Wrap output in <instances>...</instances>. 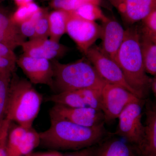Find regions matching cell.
<instances>
[{
  "label": "cell",
  "mask_w": 156,
  "mask_h": 156,
  "mask_svg": "<svg viewBox=\"0 0 156 156\" xmlns=\"http://www.w3.org/2000/svg\"><path fill=\"white\" fill-rule=\"evenodd\" d=\"M48 130L40 132L42 147L53 151H78L97 145L112 134L107 131L105 123L87 127L56 117L50 116Z\"/></svg>",
  "instance_id": "1"
},
{
  "label": "cell",
  "mask_w": 156,
  "mask_h": 156,
  "mask_svg": "<svg viewBox=\"0 0 156 156\" xmlns=\"http://www.w3.org/2000/svg\"><path fill=\"white\" fill-rule=\"evenodd\" d=\"M140 32L137 25L125 30L124 40L115 62L122 70L127 83L144 100L150 89L151 78L147 74L140 46Z\"/></svg>",
  "instance_id": "2"
},
{
  "label": "cell",
  "mask_w": 156,
  "mask_h": 156,
  "mask_svg": "<svg viewBox=\"0 0 156 156\" xmlns=\"http://www.w3.org/2000/svg\"><path fill=\"white\" fill-rule=\"evenodd\" d=\"M43 97L28 80L12 74L5 118L25 128L33 127Z\"/></svg>",
  "instance_id": "3"
},
{
  "label": "cell",
  "mask_w": 156,
  "mask_h": 156,
  "mask_svg": "<svg viewBox=\"0 0 156 156\" xmlns=\"http://www.w3.org/2000/svg\"><path fill=\"white\" fill-rule=\"evenodd\" d=\"M51 62L54 71L52 90L55 93L87 88H103L107 83L86 57L68 64L60 63L56 59Z\"/></svg>",
  "instance_id": "4"
},
{
  "label": "cell",
  "mask_w": 156,
  "mask_h": 156,
  "mask_svg": "<svg viewBox=\"0 0 156 156\" xmlns=\"http://www.w3.org/2000/svg\"><path fill=\"white\" fill-rule=\"evenodd\" d=\"M144 104V101L130 104L126 107L118 117V127L114 134L137 148L140 154L144 138V126L142 122Z\"/></svg>",
  "instance_id": "5"
},
{
  "label": "cell",
  "mask_w": 156,
  "mask_h": 156,
  "mask_svg": "<svg viewBox=\"0 0 156 156\" xmlns=\"http://www.w3.org/2000/svg\"><path fill=\"white\" fill-rule=\"evenodd\" d=\"M144 101L121 86L106 83L101 93V110L104 115L105 122L109 123L118 119L130 104Z\"/></svg>",
  "instance_id": "6"
},
{
  "label": "cell",
  "mask_w": 156,
  "mask_h": 156,
  "mask_svg": "<svg viewBox=\"0 0 156 156\" xmlns=\"http://www.w3.org/2000/svg\"><path fill=\"white\" fill-rule=\"evenodd\" d=\"M85 56L107 83L121 86L140 98L137 92L127 83L122 70L116 62L105 55L99 47L93 45Z\"/></svg>",
  "instance_id": "7"
},
{
  "label": "cell",
  "mask_w": 156,
  "mask_h": 156,
  "mask_svg": "<svg viewBox=\"0 0 156 156\" xmlns=\"http://www.w3.org/2000/svg\"><path fill=\"white\" fill-rule=\"evenodd\" d=\"M101 27L95 22L81 18L71 12L66 33L76 44L80 51L86 55L98 39L100 38Z\"/></svg>",
  "instance_id": "8"
},
{
  "label": "cell",
  "mask_w": 156,
  "mask_h": 156,
  "mask_svg": "<svg viewBox=\"0 0 156 156\" xmlns=\"http://www.w3.org/2000/svg\"><path fill=\"white\" fill-rule=\"evenodd\" d=\"M17 65L32 84L47 85L53 89L54 71L51 61L23 54L17 58Z\"/></svg>",
  "instance_id": "9"
},
{
  "label": "cell",
  "mask_w": 156,
  "mask_h": 156,
  "mask_svg": "<svg viewBox=\"0 0 156 156\" xmlns=\"http://www.w3.org/2000/svg\"><path fill=\"white\" fill-rule=\"evenodd\" d=\"M50 115L84 127H93L105 123L103 112L90 107L71 108L55 104L50 110Z\"/></svg>",
  "instance_id": "10"
},
{
  "label": "cell",
  "mask_w": 156,
  "mask_h": 156,
  "mask_svg": "<svg viewBox=\"0 0 156 156\" xmlns=\"http://www.w3.org/2000/svg\"><path fill=\"white\" fill-rule=\"evenodd\" d=\"M123 21L132 26L156 9V0H108Z\"/></svg>",
  "instance_id": "11"
},
{
  "label": "cell",
  "mask_w": 156,
  "mask_h": 156,
  "mask_svg": "<svg viewBox=\"0 0 156 156\" xmlns=\"http://www.w3.org/2000/svg\"><path fill=\"white\" fill-rule=\"evenodd\" d=\"M101 51L115 61L118 51L124 40L125 30L118 21L108 17L101 25Z\"/></svg>",
  "instance_id": "12"
},
{
  "label": "cell",
  "mask_w": 156,
  "mask_h": 156,
  "mask_svg": "<svg viewBox=\"0 0 156 156\" xmlns=\"http://www.w3.org/2000/svg\"><path fill=\"white\" fill-rule=\"evenodd\" d=\"M20 47L23 54L26 56L50 61L62 57L69 50L65 45L50 39L29 40L23 43Z\"/></svg>",
  "instance_id": "13"
},
{
  "label": "cell",
  "mask_w": 156,
  "mask_h": 156,
  "mask_svg": "<svg viewBox=\"0 0 156 156\" xmlns=\"http://www.w3.org/2000/svg\"><path fill=\"white\" fill-rule=\"evenodd\" d=\"M11 14L7 9L0 6V43L15 50L26 41L19 26L11 19Z\"/></svg>",
  "instance_id": "14"
},
{
  "label": "cell",
  "mask_w": 156,
  "mask_h": 156,
  "mask_svg": "<svg viewBox=\"0 0 156 156\" xmlns=\"http://www.w3.org/2000/svg\"><path fill=\"white\" fill-rule=\"evenodd\" d=\"M112 135L95 146L92 156H141L138 149Z\"/></svg>",
  "instance_id": "15"
},
{
  "label": "cell",
  "mask_w": 156,
  "mask_h": 156,
  "mask_svg": "<svg viewBox=\"0 0 156 156\" xmlns=\"http://www.w3.org/2000/svg\"><path fill=\"white\" fill-rule=\"evenodd\" d=\"M144 126V138L141 156H156V106L147 103Z\"/></svg>",
  "instance_id": "16"
},
{
  "label": "cell",
  "mask_w": 156,
  "mask_h": 156,
  "mask_svg": "<svg viewBox=\"0 0 156 156\" xmlns=\"http://www.w3.org/2000/svg\"><path fill=\"white\" fill-rule=\"evenodd\" d=\"M71 11L54 10L49 12L48 20L50 39L59 42L60 39L66 33V25Z\"/></svg>",
  "instance_id": "17"
},
{
  "label": "cell",
  "mask_w": 156,
  "mask_h": 156,
  "mask_svg": "<svg viewBox=\"0 0 156 156\" xmlns=\"http://www.w3.org/2000/svg\"><path fill=\"white\" fill-rule=\"evenodd\" d=\"M140 41L146 72L154 76L156 75V43L140 33Z\"/></svg>",
  "instance_id": "18"
},
{
  "label": "cell",
  "mask_w": 156,
  "mask_h": 156,
  "mask_svg": "<svg viewBox=\"0 0 156 156\" xmlns=\"http://www.w3.org/2000/svg\"><path fill=\"white\" fill-rule=\"evenodd\" d=\"M47 101L71 108L88 107L79 90L55 93L47 98Z\"/></svg>",
  "instance_id": "19"
},
{
  "label": "cell",
  "mask_w": 156,
  "mask_h": 156,
  "mask_svg": "<svg viewBox=\"0 0 156 156\" xmlns=\"http://www.w3.org/2000/svg\"><path fill=\"white\" fill-rule=\"evenodd\" d=\"M40 134L33 127L28 128L23 136L17 146L16 156L29 155L35 148L40 146Z\"/></svg>",
  "instance_id": "20"
},
{
  "label": "cell",
  "mask_w": 156,
  "mask_h": 156,
  "mask_svg": "<svg viewBox=\"0 0 156 156\" xmlns=\"http://www.w3.org/2000/svg\"><path fill=\"white\" fill-rule=\"evenodd\" d=\"M13 73L0 72V125L5 118L10 82Z\"/></svg>",
  "instance_id": "21"
},
{
  "label": "cell",
  "mask_w": 156,
  "mask_h": 156,
  "mask_svg": "<svg viewBox=\"0 0 156 156\" xmlns=\"http://www.w3.org/2000/svg\"><path fill=\"white\" fill-rule=\"evenodd\" d=\"M74 12L81 18L90 21L95 22L96 20H100L103 22L108 18L99 6L90 3L83 4Z\"/></svg>",
  "instance_id": "22"
},
{
  "label": "cell",
  "mask_w": 156,
  "mask_h": 156,
  "mask_svg": "<svg viewBox=\"0 0 156 156\" xmlns=\"http://www.w3.org/2000/svg\"><path fill=\"white\" fill-rule=\"evenodd\" d=\"M28 128H24L17 124L11 127V124L7 140L8 156H16L18 144Z\"/></svg>",
  "instance_id": "23"
},
{
  "label": "cell",
  "mask_w": 156,
  "mask_h": 156,
  "mask_svg": "<svg viewBox=\"0 0 156 156\" xmlns=\"http://www.w3.org/2000/svg\"><path fill=\"white\" fill-rule=\"evenodd\" d=\"M41 9V7L34 2L20 6L11 14V19L15 24L19 26L20 24L29 19Z\"/></svg>",
  "instance_id": "24"
},
{
  "label": "cell",
  "mask_w": 156,
  "mask_h": 156,
  "mask_svg": "<svg viewBox=\"0 0 156 156\" xmlns=\"http://www.w3.org/2000/svg\"><path fill=\"white\" fill-rule=\"evenodd\" d=\"M102 89L103 88H90L79 90L87 107L101 110Z\"/></svg>",
  "instance_id": "25"
},
{
  "label": "cell",
  "mask_w": 156,
  "mask_h": 156,
  "mask_svg": "<svg viewBox=\"0 0 156 156\" xmlns=\"http://www.w3.org/2000/svg\"><path fill=\"white\" fill-rule=\"evenodd\" d=\"M48 8H44L41 16L37 20L34 36L30 40H41L48 39L50 36Z\"/></svg>",
  "instance_id": "26"
},
{
  "label": "cell",
  "mask_w": 156,
  "mask_h": 156,
  "mask_svg": "<svg viewBox=\"0 0 156 156\" xmlns=\"http://www.w3.org/2000/svg\"><path fill=\"white\" fill-rule=\"evenodd\" d=\"M139 27L140 34L156 43V9L152 11L141 20Z\"/></svg>",
  "instance_id": "27"
},
{
  "label": "cell",
  "mask_w": 156,
  "mask_h": 156,
  "mask_svg": "<svg viewBox=\"0 0 156 156\" xmlns=\"http://www.w3.org/2000/svg\"><path fill=\"white\" fill-rule=\"evenodd\" d=\"M44 9L41 8L39 11L34 14L29 19L22 23L19 25L20 32L26 38L28 37L30 40L34 36L37 20L41 15Z\"/></svg>",
  "instance_id": "28"
},
{
  "label": "cell",
  "mask_w": 156,
  "mask_h": 156,
  "mask_svg": "<svg viewBox=\"0 0 156 156\" xmlns=\"http://www.w3.org/2000/svg\"><path fill=\"white\" fill-rule=\"evenodd\" d=\"M49 5L54 10L74 11L84 4V0H49Z\"/></svg>",
  "instance_id": "29"
},
{
  "label": "cell",
  "mask_w": 156,
  "mask_h": 156,
  "mask_svg": "<svg viewBox=\"0 0 156 156\" xmlns=\"http://www.w3.org/2000/svg\"><path fill=\"white\" fill-rule=\"evenodd\" d=\"M11 122L5 118L0 125V156H8L7 140Z\"/></svg>",
  "instance_id": "30"
},
{
  "label": "cell",
  "mask_w": 156,
  "mask_h": 156,
  "mask_svg": "<svg viewBox=\"0 0 156 156\" xmlns=\"http://www.w3.org/2000/svg\"><path fill=\"white\" fill-rule=\"evenodd\" d=\"M17 60V58L0 56V72L15 71Z\"/></svg>",
  "instance_id": "31"
},
{
  "label": "cell",
  "mask_w": 156,
  "mask_h": 156,
  "mask_svg": "<svg viewBox=\"0 0 156 156\" xmlns=\"http://www.w3.org/2000/svg\"><path fill=\"white\" fill-rule=\"evenodd\" d=\"M95 146L63 154L62 156H92L95 151Z\"/></svg>",
  "instance_id": "32"
},
{
  "label": "cell",
  "mask_w": 156,
  "mask_h": 156,
  "mask_svg": "<svg viewBox=\"0 0 156 156\" xmlns=\"http://www.w3.org/2000/svg\"><path fill=\"white\" fill-rule=\"evenodd\" d=\"M0 56L9 57L16 59L17 58L14 50H12L8 46L2 43H0Z\"/></svg>",
  "instance_id": "33"
},
{
  "label": "cell",
  "mask_w": 156,
  "mask_h": 156,
  "mask_svg": "<svg viewBox=\"0 0 156 156\" xmlns=\"http://www.w3.org/2000/svg\"><path fill=\"white\" fill-rule=\"evenodd\" d=\"M63 154L58 152V151H50L45 152L32 153L30 156H62Z\"/></svg>",
  "instance_id": "34"
},
{
  "label": "cell",
  "mask_w": 156,
  "mask_h": 156,
  "mask_svg": "<svg viewBox=\"0 0 156 156\" xmlns=\"http://www.w3.org/2000/svg\"><path fill=\"white\" fill-rule=\"evenodd\" d=\"M150 89L152 91L154 95L156 97V77L154 76V77L151 78L150 84Z\"/></svg>",
  "instance_id": "35"
},
{
  "label": "cell",
  "mask_w": 156,
  "mask_h": 156,
  "mask_svg": "<svg viewBox=\"0 0 156 156\" xmlns=\"http://www.w3.org/2000/svg\"><path fill=\"white\" fill-rule=\"evenodd\" d=\"M13 1L17 7L24 5L28 3L34 2V0H13Z\"/></svg>",
  "instance_id": "36"
},
{
  "label": "cell",
  "mask_w": 156,
  "mask_h": 156,
  "mask_svg": "<svg viewBox=\"0 0 156 156\" xmlns=\"http://www.w3.org/2000/svg\"><path fill=\"white\" fill-rule=\"evenodd\" d=\"M4 1H5V0H0V3L2 2H3Z\"/></svg>",
  "instance_id": "37"
},
{
  "label": "cell",
  "mask_w": 156,
  "mask_h": 156,
  "mask_svg": "<svg viewBox=\"0 0 156 156\" xmlns=\"http://www.w3.org/2000/svg\"><path fill=\"white\" fill-rule=\"evenodd\" d=\"M43 1H49V0H42Z\"/></svg>",
  "instance_id": "38"
},
{
  "label": "cell",
  "mask_w": 156,
  "mask_h": 156,
  "mask_svg": "<svg viewBox=\"0 0 156 156\" xmlns=\"http://www.w3.org/2000/svg\"><path fill=\"white\" fill-rule=\"evenodd\" d=\"M30 155H31V154H30L29 155L26 156H30Z\"/></svg>",
  "instance_id": "39"
}]
</instances>
